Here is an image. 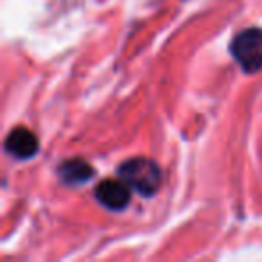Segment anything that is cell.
Listing matches in <instances>:
<instances>
[{
	"label": "cell",
	"instance_id": "cell-3",
	"mask_svg": "<svg viewBox=\"0 0 262 262\" xmlns=\"http://www.w3.org/2000/svg\"><path fill=\"white\" fill-rule=\"evenodd\" d=\"M95 198L110 210H124L129 203L131 189L124 180H104L95 189Z\"/></svg>",
	"mask_w": 262,
	"mask_h": 262
},
{
	"label": "cell",
	"instance_id": "cell-5",
	"mask_svg": "<svg viewBox=\"0 0 262 262\" xmlns=\"http://www.w3.org/2000/svg\"><path fill=\"white\" fill-rule=\"evenodd\" d=\"M92 167L83 160H70L59 169V174L65 180L67 183H72V185H77V183H83L86 180L92 178Z\"/></svg>",
	"mask_w": 262,
	"mask_h": 262
},
{
	"label": "cell",
	"instance_id": "cell-1",
	"mask_svg": "<svg viewBox=\"0 0 262 262\" xmlns=\"http://www.w3.org/2000/svg\"><path fill=\"white\" fill-rule=\"evenodd\" d=\"M119 178L124 180L131 190L142 196H153L160 189L162 172L160 167L147 158H131L119 167Z\"/></svg>",
	"mask_w": 262,
	"mask_h": 262
},
{
	"label": "cell",
	"instance_id": "cell-4",
	"mask_svg": "<svg viewBox=\"0 0 262 262\" xmlns=\"http://www.w3.org/2000/svg\"><path fill=\"white\" fill-rule=\"evenodd\" d=\"M38 139L27 127H15L6 139V151L18 160H29L38 153Z\"/></svg>",
	"mask_w": 262,
	"mask_h": 262
},
{
	"label": "cell",
	"instance_id": "cell-2",
	"mask_svg": "<svg viewBox=\"0 0 262 262\" xmlns=\"http://www.w3.org/2000/svg\"><path fill=\"white\" fill-rule=\"evenodd\" d=\"M232 56L246 74L262 69V29L241 31L232 41Z\"/></svg>",
	"mask_w": 262,
	"mask_h": 262
}]
</instances>
